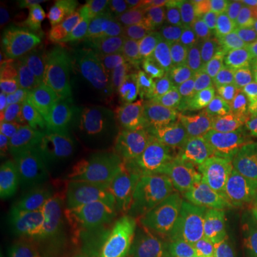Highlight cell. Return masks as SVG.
<instances>
[{
	"label": "cell",
	"instance_id": "1",
	"mask_svg": "<svg viewBox=\"0 0 257 257\" xmlns=\"http://www.w3.org/2000/svg\"><path fill=\"white\" fill-rule=\"evenodd\" d=\"M143 132V116L124 93H110L92 107L86 167L110 184L120 200L139 199L143 192L139 163Z\"/></svg>",
	"mask_w": 257,
	"mask_h": 257
},
{
	"label": "cell",
	"instance_id": "2",
	"mask_svg": "<svg viewBox=\"0 0 257 257\" xmlns=\"http://www.w3.org/2000/svg\"><path fill=\"white\" fill-rule=\"evenodd\" d=\"M147 123L166 156L184 175L220 189L219 150L189 101L180 96L153 99L147 107Z\"/></svg>",
	"mask_w": 257,
	"mask_h": 257
},
{
	"label": "cell",
	"instance_id": "3",
	"mask_svg": "<svg viewBox=\"0 0 257 257\" xmlns=\"http://www.w3.org/2000/svg\"><path fill=\"white\" fill-rule=\"evenodd\" d=\"M82 83V76L72 66L50 55L23 50L6 66L3 92L10 114L30 120L69 99Z\"/></svg>",
	"mask_w": 257,
	"mask_h": 257
},
{
	"label": "cell",
	"instance_id": "4",
	"mask_svg": "<svg viewBox=\"0 0 257 257\" xmlns=\"http://www.w3.org/2000/svg\"><path fill=\"white\" fill-rule=\"evenodd\" d=\"M246 62L247 53L211 20L182 40L170 80L200 73L246 72Z\"/></svg>",
	"mask_w": 257,
	"mask_h": 257
},
{
	"label": "cell",
	"instance_id": "5",
	"mask_svg": "<svg viewBox=\"0 0 257 257\" xmlns=\"http://www.w3.org/2000/svg\"><path fill=\"white\" fill-rule=\"evenodd\" d=\"M117 200L120 199L110 184L84 167L59 183L53 203L82 227L93 243L104 216Z\"/></svg>",
	"mask_w": 257,
	"mask_h": 257
},
{
	"label": "cell",
	"instance_id": "6",
	"mask_svg": "<svg viewBox=\"0 0 257 257\" xmlns=\"http://www.w3.org/2000/svg\"><path fill=\"white\" fill-rule=\"evenodd\" d=\"M224 237V224L204 213H179L163 223L160 257H214Z\"/></svg>",
	"mask_w": 257,
	"mask_h": 257
},
{
	"label": "cell",
	"instance_id": "7",
	"mask_svg": "<svg viewBox=\"0 0 257 257\" xmlns=\"http://www.w3.org/2000/svg\"><path fill=\"white\" fill-rule=\"evenodd\" d=\"M138 200H117L109 209L92 243L93 257H136L147 229Z\"/></svg>",
	"mask_w": 257,
	"mask_h": 257
},
{
	"label": "cell",
	"instance_id": "8",
	"mask_svg": "<svg viewBox=\"0 0 257 257\" xmlns=\"http://www.w3.org/2000/svg\"><path fill=\"white\" fill-rule=\"evenodd\" d=\"M251 76L239 73H200L170 80L173 87L196 109L219 110L243 106Z\"/></svg>",
	"mask_w": 257,
	"mask_h": 257
},
{
	"label": "cell",
	"instance_id": "9",
	"mask_svg": "<svg viewBox=\"0 0 257 257\" xmlns=\"http://www.w3.org/2000/svg\"><path fill=\"white\" fill-rule=\"evenodd\" d=\"M156 3L152 0L111 2L94 28L103 53L121 46L153 22Z\"/></svg>",
	"mask_w": 257,
	"mask_h": 257
},
{
	"label": "cell",
	"instance_id": "10",
	"mask_svg": "<svg viewBox=\"0 0 257 257\" xmlns=\"http://www.w3.org/2000/svg\"><path fill=\"white\" fill-rule=\"evenodd\" d=\"M162 39V29L157 20H153L145 30L121 46L103 53L96 67L97 79L107 86H123L153 53Z\"/></svg>",
	"mask_w": 257,
	"mask_h": 257
},
{
	"label": "cell",
	"instance_id": "11",
	"mask_svg": "<svg viewBox=\"0 0 257 257\" xmlns=\"http://www.w3.org/2000/svg\"><path fill=\"white\" fill-rule=\"evenodd\" d=\"M92 107L80 97L70 96L43 114L49 126L82 167H86L90 142Z\"/></svg>",
	"mask_w": 257,
	"mask_h": 257
},
{
	"label": "cell",
	"instance_id": "12",
	"mask_svg": "<svg viewBox=\"0 0 257 257\" xmlns=\"http://www.w3.org/2000/svg\"><path fill=\"white\" fill-rule=\"evenodd\" d=\"M33 124L36 135V162L40 176L60 183L84 169L76 162L43 116L33 120Z\"/></svg>",
	"mask_w": 257,
	"mask_h": 257
},
{
	"label": "cell",
	"instance_id": "13",
	"mask_svg": "<svg viewBox=\"0 0 257 257\" xmlns=\"http://www.w3.org/2000/svg\"><path fill=\"white\" fill-rule=\"evenodd\" d=\"M45 229L52 247L63 257H93V246L87 234L76 221L55 203L45 209Z\"/></svg>",
	"mask_w": 257,
	"mask_h": 257
},
{
	"label": "cell",
	"instance_id": "14",
	"mask_svg": "<svg viewBox=\"0 0 257 257\" xmlns=\"http://www.w3.org/2000/svg\"><path fill=\"white\" fill-rule=\"evenodd\" d=\"M90 35L92 28L82 12L69 10L57 16V29L47 45V53L70 66L82 57L83 45Z\"/></svg>",
	"mask_w": 257,
	"mask_h": 257
},
{
	"label": "cell",
	"instance_id": "15",
	"mask_svg": "<svg viewBox=\"0 0 257 257\" xmlns=\"http://www.w3.org/2000/svg\"><path fill=\"white\" fill-rule=\"evenodd\" d=\"M217 9L216 0H177L157 18L162 33H172L180 40L210 23Z\"/></svg>",
	"mask_w": 257,
	"mask_h": 257
},
{
	"label": "cell",
	"instance_id": "16",
	"mask_svg": "<svg viewBox=\"0 0 257 257\" xmlns=\"http://www.w3.org/2000/svg\"><path fill=\"white\" fill-rule=\"evenodd\" d=\"M45 209L28 207L15 211L12 219L0 226L2 244H32L43 251H53L45 229Z\"/></svg>",
	"mask_w": 257,
	"mask_h": 257
},
{
	"label": "cell",
	"instance_id": "17",
	"mask_svg": "<svg viewBox=\"0 0 257 257\" xmlns=\"http://www.w3.org/2000/svg\"><path fill=\"white\" fill-rule=\"evenodd\" d=\"M257 147V126H250L230 136L219 150V184L236 183L240 172Z\"/></svg>",
	"mask_w": 257,
	"mask_h": 257
},
{
	"label": "cell",
	"instance_id": "18",
	"mask_svg": "<svg viewBox=\"0 0 257 257\" xmlns=\"http://www.w3.org/2000/svg\"><path fill=\"white\" fill-rule=\"evenodd\" d=\"M182 40L172 33H163V39L138 72L127 79L123 86H133L140 83H150L170 77L176 63Z\"/></svg>",
	"mask_w": 257,
	"mask_h": 257
},
{
	"label": "cell",
	"instance_id": "19",
	"mask_svg": "<svg viewBox=\"0 0 257 257\" xmlns=\"http://www.w3.org/2000/svg\"><path fill=\"white\" fill-rule=\"evenodd\" d=\"M194 110L217 150L230 136L253 126V121L243 106H233L219 110H202L194 107Z\"/></svg>",
	"mask_w": 257,
	"mask_h": 257
},
{
	"label": "cell",
	"instance_id": "20",
	"mask_svg": "<svg viewBox=\"0 0 257 257\" xmlns=\"http://www.w3.org/2000/svg\"><path fill=\"white\" fill-rule=\"evenodd\" d=\"M0 155V160L36 157V135L33 120L12 117L2 121Z\"/></svg>",
	"mask_w": 257,
	"mask_h": 257
},
{
	"label": "cell",
	"instance_id": "21",
	"mask_svg": "<svg viewBox=\"0 0 257 257\" xmlns=\"http://www.w3.org/2000/svg\"><path fill=\"white\" fill-rule=\"evenodd\" d=\"M213 20L230 36L256 22L257 16L248 0H220Z\"/></svg>",
	"mask_w": 257,
	"mask_h": 257
},
{
	"label": "cell",
	"instance_id": "22",
	"mask_svg": "<svg viewBox=\"0 0 257 257\" xmlns=\"http://www.w3.org/2000/svg\"><path fill=\"white\" fill-rule=\"evenodd\" d=\"M59 182L39 176L33 183L13 193L16 210L28 207H47L55 200Z\"/></svg>",
	"mask_w": 257,
	"mask_h": 257
},
{
	"label": "cell",
	"instance_id": "23",
	"mask_svg": "<svg viewBox=\"0 0 257 257\" xmlns=\"http://www.w3.org/2000/svg\"><path fill=\"white\" fill-rule=\"evenodd\" d=\"M40 176L35 159H5L0 160L2 184H6L13 190L23 189L33 183Z\"/></svg>",
	"mask_w": 257,
	"mask_h": 257
},
{
	"label": "cell",
	"instance_id": "24",
	"mask_svg": "<svg viewBox=\"0 0 257 257\" xmlns=\"http://www.w3.org/2000/svg\"><path fill=\"white\" fill-rule=\"evenodd\" d=\"M233 239L244 257H257V207L237 214L231 224Z\"/></svg>",
	"mask_w": 257,
	"mask_h": 257
},
{
	"label": "cell",
	"instance_id": "25",
	"mask_svg": "<svg viewBox=\"0 0 257 257\" xmlns=\"http://www.w3.org/2000/svg\"><path fill=\"white\" fill-rule=\"evenodd\" d=\"M234 184L237 187L240 200L246 209L257 207V147L248 157L247 163L240 172Z\"/></svg>",
	"mask_w": 257,
	"mask_h": 257
},
{
	"label": "cell",
	"instance_id": "26",
	"mask_svg": "<svg viewBox=\"0 0 257 257\" xmlns=\"http://www.w3.org/2000/svg\"><path fill=\"white\" fill-rule=\"evenodd\" d=\"M0 49L3 53L9 52L10 49L18 45L20 32H19L18 22L10 15L9 10L5 8L2 9V16H0Z\"/></svg>",
	"mask_w": 257,
	"mask_h": 257
},
{
	"label": "cell",
	"instance_id": "27",
	"mask_svg": "<svg viewBox=\"0 0 257 257\" xmlns=\"http://www.w3.org/2000/svg\"><path fill=\"white\" fill-rule=\"evenodd\" d=\"M89 0H42L36 2V12L39 16H60L69 10L80 9L84 5H90Z\"/></svg>",
	"mask_w": 257,
	"mask_h": 257
},
{
	"label": "cell",
	"instance_id": "28",
	"mask_svg": "<svg viewBox=\"0 0 257 257\" xmlns=\"http://www.w3.org/2000/svg\"><path fill=\"white\" fill-rule=\"evenodd\" d=\"M229 37L247 55L257 52V20L248 25L247 28L241 29L237 33L230 35Z\"/></svg>",
	"mask_w": 257,
	"mask_h": 257
},
{
	"label": "cell",
	"instance_id": "29",
	"mask_svg": "<svg viewBox=\"0 0 257 257\" xmlns=\"http://www.w3.org/2000/svg\"><path fill=\"white\" fill-rule=\"evenodd\" d=\"M13 193L15 190L9 186H0V226L6 224L16 211Z\"/></svg>",
	"mask_w": 257,
	"mask_h": 257
},
{
	"label": "cell",
	"instance_id": "30",
	"mask_svg": "<svg viewBox=\"0 0 257 257\" xmlns=\"http://www.w3.org/2000/svg\"><path fill=\"white\" fill-rule=\"evenodd\" d=\"M45 251L32 244H2L0 257H40Z\"/></svg>",
	"mask_w": 257,
	"mask_h": 257
},
{
	"label": "cell",
	"instance_id": "31",
	"mask_svg": "<svg viewBox=\"0 0 257 257\" xmlns=\"http://www.w3.org/2000/svg\"><path fill=\"white\" fill-rule=\"evenodd\" d=\"M243 107L247 111L248 117L251 119L253 124L257 126V77H251L247 92L244 94Z\"/></svg>",
	"mask_w": 257,
	"mask_h": 257
},
{
	"label": "cell",
	"instance_id": "32",
	"mask_svg": "<svg viewBox=\"0 0 257 257\" xmlns=\"http://www.w3.org/2000/svg\"><path fill=\"white\" fill-rule=\"evenodd\" d=\"M246 72L251 77H257V52L248 53L247 62H246Z\"/></svg>",
	"mask_w": 257,
	"mask_h": 257
},
{
	"label": "cell",
	"instance_id": "33",
	"mask_svg": "<svg viewBox=\"0 0 257 257\" xmlns=\"http://www.w3.org/2000/svg\"><path fill=\"white\" fill-rule=\"evenodd\" d=\"M40 257H63V256H62V254H59L57 251L53 250V251H45V253H43Z\"/></svg>",
	"mask_w": 257,
	"mask_h": 257
},
{
	"label": "cell",
	"instance_id": "34",
	"mask_svg": "<svg viewBox=\"0 0 257 257\" xmlns=\"http://www.w3.org/2000/svg\"><path fill=\"white\" fill-rule=\"evenodd\" d=\"M251 5H253V8H254V12H256L257 16V0H251Z\"/></svg>",
	"mask_w": 257,
	"mask_h": 257
}]
</instances>
